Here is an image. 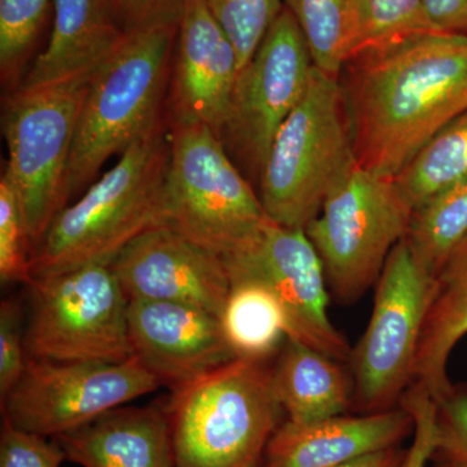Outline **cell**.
Here are the masks:
<instances>
[{"instance_id":"52a82bcc","label":"cell","mask_w":467,"mask_h":467,"mask_svg":"<svg viewBox=\"0 0 467 467\" xmlns=\"http://www.w3.org/2000/svg\"><path fill=\"white\" fill-rule=\"evenodd\" d=\"M94 73L16 88L3 115L5 171L20 198L34 251L67 208V171L77 124Z\"/></svg>"},{"instance_id":"e575fe53","label":"cell","mask_w":467,"mask_h":467,"mask_svg":"<svg viewBox=\"0 0 467 467\" xmlns=\"http://www.w3.org/2000/svg\"><path fill=\"white\" fill-rule=\"evenodd\" d=\"M423 7L434 32L467 36V0H423Z\"/></svg>"},{"instance_id":"6da1fadb","label":"cell","mask_w":467,"mask_h":467,"mask_svg":"<svg viewBox=\"0 0 467 467\" xmlns=\"http://www.w3.org/2000/svg\"><path fill=\"white\" fill-rule=\"evenodd\" d=\"M358 167L395 180L467 112V36L427 32L349 58L339 76Z\"/></svg>"},{"instance_id":"9a60e30c","label":"cell","mask_w":467,"mask_h":467,"mask_svg":"<svg viewBox=\"0 0 467 467\" xmlns=\"http://www.w3.org/2000/svg\"><path fill=\"white\" fill-rule=\"evenodd\" d=\"M238 55L205 0H189L177 32L168 109L171 125H205L220 138L238 81Z\"/></svg>"},{"instance_id":"2e32d148","label":"cell","mask_w":467,"mask_h":467,"mask_svg":"<svg viewBox=\"0 0 467 467\" xmlns=\"http://www.w3.org/2000/svg\"><path fill=\"white\" fill-rule=\"evenodd\" d=\"M128 321L133 356L171 389L236 358L220 318L198 306L129 300Z\"/></svg>"},{"instance_id":"83f0119b","label":"cell","mask_w":467,"mask_h":467,"mask_svg":"<svg viewBox=\"0 0 467 467\" xmlns=\"http://www.w3.org/2000/svg\"><path fill=\"white\" fill-rule=\"evenodd\" d=\"M34 245L20 198L7 171L0 178V279L2 284L33 282Z\"/></svg>"},{"instance_id":"7a4b0ae2","label":"cell","mask_w":467,"mask_h":467,"mask_svg":"<svg viewBox=\"0 0 467 467\" xmlns=\"http://www.w3.org/2000/svg\"><path fill=\"white\" fill-rule=\"evenodd\" d=\"M171 142L164 125L138 140L85 195L64 208L33 254V279L110 265L129 243L162 223Z\"/></svg>"},{"instance_id":"f1b7e54d","label":"cell","mask_w":467,"mask_h":467,"mask_svg":"<svg viewBox=\"0 0 467 467\" xmlns=\"http://www.w3.org/2000/svg\"><path fill=\"white\" fill-rule=\"evenodd\" d=\"M50 0H0V69L5 84H14L45 20Z\"/></svg>"},{"instance_id":"1f68e13d","label":"cell","mask_w":467,"mask_h":467,"mask_svg":"<svg viewBox=\"0 0 467 467\" xmlns=\"http://www.w3.org/2000/svg\"><path fill=\"white\" fill-rule=\"evenodd\" d=\"M29 361L23 312L17 300L7 299L0 306V398H5L18 382Z\"/></svg>"},{"instance_id":"ac0fdd59","label":"cell","mask_w":467,"mask_h":467,"mask_svg":"<svg viewBox=\"0 0 467 467\" xmlns=\"http://www.w3.org/2000/svg\"><path fill=\"white\" fill-rule=\"evenodd\" d=\"M81 467H177L168 407H119L57 436Z\"/></svg>"},{"instance_id":"ba28073f","label":"cell","mask_w":467,"mask_h":467,"mask_svg":"<svg viewBox=\"0 0 467 467\" xmlns=\"http://www.w3.org/2000/svg\"><path fill=\"white\" fill-rule=\"evenodd\" d=\"M414 209L393 178L358 167L306 227L337 303L353 304L377 285L393 248L407 238Z\"/></svg>"},{"instance_id":"3957f363","label":"cell","mask_w":467,"mask_h":467,"mask_svg":"<svg viewBox=\"0 0 467 467\" xmlns=\"http://www.w3.org/2000/svg\"><path fill=\"white\" fill-rule=\"evenodd\" d=\"M358 167L339 78L315 67L308 88L275 134L260 174V199L276 225L306 230Z\"/></svg>"},{"instance_id":"4316f807","label":"cell","mask_w":467,"mask_h":467,"mask_svg":"<svg viewBox=\"0 0 467 467\" xmlns=\"http://www.w3.org/2000/svg\"><path fill=\"white\" fill-rule=\"evenodd\" d=\"M218 24L229 36L239 67L250 63L267 30L284 9V0H205Z\"/></svg>"},{"instance_id":"e0dca14e","label":"cell","mask_w":467,"mask_h":467,"mask_svg":"<svg viewBox=\"0 0 467 467\" xmlns=\"http://www.w3.org/2000/svg\"><path fill=\"white\" fill-rule=\"evenodd\" d=\"M413 431V416L404 407L306 423L285 420L267 442L263 467H339L399 447Z\"/></svg>"},{"instance_id":"ffe728a7","label":"cell","mask_w":467,"mask_h":467,"mask_svg":"<svg viewBox=\"0 0 467 467\" xmlns=\"http://www.w3.org/2000/svg\"><path fill=\"white\" fill-rule=\"evenodd\" d=\"M467 335V236L432 276L425 322L414 362L413 382L435 401L451 391L448 362Z\"/></svg>"},{"instance_id":"7c38bea8","label":"cell","mask_w":467,"mask_h":467,"mask_svg":"<svg viewBox=\"0 0 467 467\" xmlns=\"http://www.w3.org/2000/svg\"><path fill=\"white\" fill-rule=\"evenodd\" d=\"M315 64L308 43L287 8L267 30L236 81L220 140L261 174L275 134L306 94Z\"/></svg>"},{"instance_id":"836d02e7","label":"cell","mask_w":467,"mask_h":467,"mask_svg":"<svg viewBox=\"0 0 467 467\" xmlns=\"http://www.w3.org/2000/svg\"><path fill=\"white\" fill-rule=\"evenodd\" d=\"M401 407L410 411L414 420L413 442L407 451L404 467H429L434 451L435 400L410 387L402 396Z\"/></svg>"},{"instance_id":"5bb4252c","label":"cell","mask_w":467,"mask_h":467,"mask_svg":"<svg viewBox=\"0 0 467 467\" xmlns=\"http://www.w3.org/2000/svg\"><path fill=\"white\" fill-rule=\"evenodd\" d=\"M110 267L129 300L189 304L217 317L232 287L223 257L165 226L140 234Z\"/></svg>"},{"instance_id":"30bf717a","label":"cell","mask_w":467,"mask_h":467,"mask_svg":"<svg viewBox=\"0 0 467 467\" xmlns=\"http://www.w3.org/2000/svg\"><path fill=\"white\" fill-rule=\"evenodd\" d=\"M431 285L432 276L402 239L378 279L367 330L350 349L353 408L359 414L401 407L402 396L413 382Z\"/></svg>"},{"instance_id":"4fadbf2b","label":"cell","mask_w":467,"mask_h":467,"mask_svg":"<svg viewBox=\"0 0 467 467\" xmlns=\"http://www.w3.org/2000/svg\"><path fill=\"white\" fill-rule=\"evenodd\" d=\"M223 261L229 275L256 276L275 291L290 319L287 339L348 362V343L328 317L324 264L306 230L288 229L269 220L256 244Z\"/></svg>"},{"instance_id":"603a6c76","label":"cell","mask_w":467,"mask_h":467,"mask_svg":"<svg viewBox=\"0 0 467 467\" xmlns=\"http://www.w3.org/2000/svg\"><path fill=\"white\" fill-rule=\"evenodd\" d=\"M467 236V175L414 209L407 241L417 263L434 276Z\"/></svg>"},{"instance_id":"484cf974","label":"cell","mask_w":467,"mask_h":467,"mask_svg":"<svg viewBox=\"0 0 467 467\" xmlns=\"http://www.w3.org/2000/svg\"><path fill=\"white\" fill-rule=\"evenodd\" d=\"M427 32L434 30L427 21L423 0H353L349 58Z\"/></svg>"},{"instance_id":"8992f818","label":"cell","mask_w":467,"mask_h":467,"mask_svg":"<svg viewBox=\"0 0 467 467\" xmlns=\"http://www.w3.org/2000/svg\"><path fill=\"white\" fill-rule=\"evenodd\" d=\"M169 142L161 226L223 259L250 250L269 218L223 140L205 125H171Z\"/></svg>"},{"instance_id":"d6a6232c","label":"cell","mask_w":467,"mask_h":467,"mask_svg":"<svg viewBox=\"0 0 467 467\" xmlns=\"http://www.w3.org/2000/svg\"><path fill=\"white\" fill-rule=\"evenodd\" d=\"M113 17L129 34L178 27L189 0H107Z\"/></svg>"},{"instance_id":"d590c367","label":"cell","mask_w":467,"mask_h":467,"mask_svg":"<svg viewBox=\"0 0 467 467\" xmlns=\"http://www.w3.org/2000/svg\"><path fill=\"white\" fill-rule=\"evenodd\" d=\"M407 451L399 447L374 451L339 467H404Z\"/></svg>"},{"instance_id":"277c9868","label":"cell","mask_w":467,"mask_h":467,"mask_svg":"<svg viewBox=\"0 0 467 467\" xmlns=\"http://www.w3.org/2000/svg\"><path fill=\"white\" fill-rule=\"evenodd\" d=\"M178 27L129 34L92 77L67 171V198L94 181L107 160L162 122Z\"/></svg>"},{"instance_id":"d6986e66","label":"cell","mask_w":467,"mask_h":467,"mask_svg":"<svg viewBox=\"0 0 467 467\" xmlns=\"http://www.w3.org/2000/svg\"><path fill=\"white\" fill-rule=\"evenodd\" d=\"M50 42L17 88L94 73L125 41L107 0H54Z\"/></svg>"},{"instance_id":"cb8c5ba5","label":"cell","mask_w":467,"mask_h":467,"mask_svg":"<svg viewBox=\"0 0 467 467\" xmlns=\"http://www.w3.org/2000/svg\"><path fill=\"white\" fill-rule=\"evenodd\" d=\"M467 175V112L454 119L395 178L416 209Z\"/></svg>"},{"instance_id":"5b68a950","label":"cell","mask_w":467,"mask_h":467,"mask_svg":"<svg viewBox=\"0 0 467 467\" xmlns=\"http://www.w3.org/2000/svg\"><path fill=\"white\" fill-rule=\"evenodd\" d=\"M177 467H263L285 413L263 361L235 358L171 389Z\"/></svg>"},{"instance_id":"f546056e","label":"cell","mask_w":467,"mask_h":467,"mask_svg":"<svg viewBox=\"0 0 467 467\" xmlns=\"http://www.w3.org/2000/svg\"><path fill=\"white\" fill-rule=\"evenodd\" d=\"M431 463L467 467V386L453 384L435 401V438Z\"/></svg>"},{"instance_id":"8fae6325","label":"cell","mask_w":467,"mask_h":467,"mask_svg":"<svg viewBox=\"0 0 467 467\" xmlns=\"http://www.w3.org/2000/svg\"><path fill=\"white\" fill-rule=\"evenodd\" d=\"M160 386L135 356L121 362L29 358L2 400L3 418L17 429L55 439Z\"/></svg>"},{"instance_id":"d4e9b609","label":"cell","mask_w":467,"mask_h":467,"mask_svg":"<svg viewBox=\"0 0 467 467\" xmlns=\"http://www.w3.org/2000/svg\"><path fill=\"white\" fill-rule=\"evenodd\" d=\"M308 43L313 64L339 78L348 61L353 34V0H284Z\"/></svg>"},{"instance_id":"7402d4cb","label":"cell","mask_w":467,"mask_h":467,"mask_svg":"<svg viewBox=\"0 0 467 467\" xmlns=\"http://www.w3.org/2000/svg\"><path fill=\"white\" fill-rule=\"evenodd\" d=\"M232 287L220 315L221 328L236 358L264 361L290 337L291 325L275 291L254 275H230Z\"/></svg>"},{"instance_id":"9c48e42d","label":"cell","mask_w":467,"mask_h":467,"mask_svg":"<svg viewBox=\"0 0 467 467\" xmlns=\"http://www.w3.org/2000/svg\"><path fill=\"white\" fill-rule=\"evenodd\" d=\"M29 358L121 362L133 356L129 299L110 265L90 264L33 279Z\"/></svg>"},{"instance_id":"4dcf8cb0","label":"cell","mask_w":467,"mask_h":467,"mask_svg":"<svg viewBox=\"0 0 467 467\" xmlns=\"http://www.w3.org/2000/svg\"><path fill=\"white\" fill-rule=\"evenodd\" d=\"M66 460L57 439L17 429L3 418L0 467H60Z\"/></svg>"},{"instance_id":"44dd1931","label":"cell","mask_w":467,"mask_h":467,"mask_svg":"<svg viewBox=\"0 0 467 467\" xmlns=\"http://www.w3.org/2000/svg\"><path fill=\"white\" fill-rule=\"evenodd\" d=\"M337 361L295 339H285L273 370L276 398L287 420L315 422L353 408V380Z\"/></svg>"},{"instance_id":"8d00e7d4","label":"cell","mask_w":467,"mask_h":467,"mask_svg":"<svg viewBox=\"0 0 467 467\" xmlns=\"http://www.w3.org/2000/svg\"><path fill=\"white\" fill-rule=\"evenodd\" d=\"M429 467H450V466L438 465V463H431V462H430Z\"/></svg>"}]
</instances>
